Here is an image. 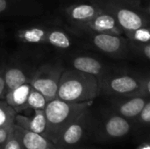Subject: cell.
<instances>
[{
	"instance_id": "cell-26",
	"label": "cell",
	"mask_w": 150,
	"mask_h": 149,
	"mask_svg": "<svg viewBox=\"0 0 150 149\" xmlns=\"http://www.w3.org/2000/svg\"><path fill=\"white\" fill-rule=\"evenodd\" d=\"M4 149H21L20 145H19V141H18L12 127H11V131L10 133V137H9L8 141H6Z\"/></svg>"
},
{
	"instance_id": "cell-29",
	"label": "cell",
	"mask_w": 150,
	"mask_h": 149,
	"mask_svg": "<svg viewBox=\"0 0 150 149\" xmlns=\"http://www.w3.org/2000/svg\"><path fill=\"white\" fill-rule=\"evenodd\" d=\"M49 149H61V148H55V146H54V147H52L51 148Z\"/></svg>"
},
{
	"instance_id": "cell-12",
	"label": "cell",
	"mask_w": 150,
	"mask_h": 149,
	"mask_svg": "<svg viewBox=\"0 0 150 149\" xmlns=\"http://www.w3.org/2000/svg\"><path fill=\"white\" fill-rule=\"evenodd\" d=\"M39 0H0V17H25L38 14Z\"/></svg>"
},
{
	"instance_id": "cell-8",
	"label": "cell",
	"mask_w": 150,
	"mask_h": 149,
	"mask_svg": "<svg viewBox=\"0 0 150 149\" xmlns=\"http://www.w3.org/2000/svg\"><path fill=\"white\" fill-rule=\"evenodd\" d=\"M91 44L101 53L112 58H125L130 52L128 40L112 33H87Z\"/></svg>"
},
{
	"instance_id": "cell-6",
	"label": "cell",
	"mask_w": 150,
	"mask_h": 149,
	"mask_svg": "<svg viewBox=\"0 0 150 149\" xmlns=\"http://www.w3.org/2000/svg\"><path fill=\"white\" fill-rule=\"evenodd\" d=\"M64 69L65 67L60 61L40 64L34 72L30 84L40 92L47 101L53 100L57 97L59 81Z\"/></svg>"
},
{
	"instance_id": "cell-27",
	"label": "cell",
	"mask_w": 150,
	"mask_h": 149,
	"mask_svg": "<svg viewBox=\"0 0 150 149\" xmlns=\"http://www.w3.org/2000/svg\"><path fill=\"white\" fill-rule=\"evenodd\" d=\"M11 127H4L0 128V149H4L6 141L10 137V133L11 131Z\"/></svg>"
},
{
	"instance_id": "cell-17",
	"label": "cell",
	"mask_w": 150,
	"mask_h": 149,
	"mask_svg": "<svg viewBox=\"0 0 150 149\" xmlns=\"http://www.w3.org/2000/svg\"><path fill=\"white\" fill-rule=\"evenodd\" d=\"M104 134L111 139H119L127 135L131 129V121L118 114H113L107 118L104 123Z\"/></svg>"
},
{
	"instance_id": "cell-13",
	"label": "cell",
	"mask_w": 150,
	"mask_h": 149,
	"mask_svg": "<svg viewBox=\"0 0 150 149\" xmlns=\"http://www.w3.org/2000/svg\"><path fill=\"white\" fill-rule=\"evenodd\" d=\"M149 97H113L112 107L116 114L129 120L135 119Z\"/></svg>"
},
{
	"instance_id": "cell-3",
	"label": "cell",
	"mask_w": 150,
	"mask_h": 149,
	"mask_svg": "<svg viewBox=\"0 0 150 149\" xmlns=\"http://www.w3.org/2000/svg\"><path fill=\"white\" fill-rule=\"evenodd\" d=\"M89 105L90 103H71L57 97L48 101L44 109L47 120L45 137L54 145L61 132Z\"/></svg>"
},
{
	"instance_id": "cell-19",
	"label": "cell",
	"mask_w": 150,
	"mask_h": 149,
	"mask_svg": "<svg viewBox=\"0 0 150 149\" xmlns=\"http://www.w3.org/2000/svg\"><path fill=\"white\" fill-rule=\"evenodd\" d=\"M17 112L10 106L4 99L0 100V128L11 127L14 125Z\"/></svg>"
},
{
	"instance_id": "cell-30",
	"label": "cell",
	"mask_w": 150,
	"mask_h": 149,
	"mask_svg": "<svg viewBox=\"0 0 150 149\" xmlns=\"http://www.w3.org/2000/svg\"><path fill=\"white\" fill-rule=\"evenodd\" d=\"M83 149H91V148H83Z\"/></svg>"
},
{
	"instance_id": "cell-9",
	"label": "cell",
	"mask_w": 150,
	"mask_h": 149,
	"mask_svg": "<svg viewBox=\"0 0 150 149\" xmlns=\"http://www.w3.org/2000/svg\"><path fill=\"white\" fill-rule=\"evenodd\" d=\"M103 9L101 0L70 4L64 9V16L74 30L78 31Z\"/></svg>"
},
{
	"instance_id": "cell-28",
	"label": "cell",
	"mask_w": 150,
	"mask_h": 149,
	"mask_svg": "<svg viewBox=\"0 0 150 149\" xmlns=\"http://www.w3.org/2000/svg\"><path fill=\"white\" fill-rule=\"evenodd\" d=\"M135 149H150L149 143H148V142H144V143L141 144L139 147H137Z\"/></svg>"
},
{
	"instance_id": "cell-14",
	"label": "cell",
	"mask_w": 150,
	"mask_h": 149,
	"mask_svg": "<svg viewBox=\"0 0 150 149\" xmlns=\"http://www.w3.org/2000/svg\"><path fill=\"white\" fill-rule=\"evenodd\" d=\"M12 129L21 149H49L55 146L43 135L25 130L15 124L12 126Z\"/></svg>"
},
{
	"instance_id": "cell-10",
	"label": "cell",
	"mask_w": 150,
	"mask_h": 149,
	"mask_svg": "<svg viewBox=\"0 0 150 149\" xmlns=\"http://www.w3.org/2000/svg\"><path fill=\"white\" fill-rule=\"evenodd\" d=\"M91 115L89 108L82 112L73 121H71L58 135L54 145L71 147L79 143L87 131L90 124Z\"/></svg>"
},
{
	"instance_id": "cell-1",
	"label": "cell",
	"mask_w": 150,
	"mask_h": 149,
	"mask_svg": "<svg viewBox=\"0 0 150 149\" xmlns=\"http://www.w3.org/2000/svg\"><path fill=\"white\" fill-rule=\"evenodd\" d=\"M98 95L96 76L72 68L64 69L59 81L57 98L71 103H90Z\"/></svg>"
},
{
	"instance_id": "cell-4",
	"label": "cell",
	"mask_w": 150,
	"mask_h": 149,
	"mask_svg": "<svg viewBox=\"0 0 150 149\" xmlns=\"http://www.w3.org/2000/svg\"><path fill=\"white\" fill-rule=\"evenodd\" d=\"M142 76L108 70L98 79L99 94L109 97H141Z\"/></svg>"
},
{
	"instance_id": "cell-18",
	"label": "cell",
	"mask_w": 150,
	"mask_h": 149,
	"mask_svg": "<svg viewBox=\"0 0 150 149\" xmlns=\"http://www.w3.org/2000/svg\"><path fill=\"white\" fill-rule=\"evenodd\" d=\"M32 86L29 83L21 84L15 89L5 93L4 100L11 106L14 111L18 113L22 111L26 110V101Z\"/></svg>"
},
{
	"instance_id": "cell-24",
	"label": "cell",
	"mask_w": 150,
	"mask_h": 149,
	"mask_svg": "<svg viewBox=\"0 0 150 149\" xmlns=\"http://www.w3.org/2000/svg\"><path fill=\"white\" fill-rule=\"evenodd\" d=\"M136 119L140 122V124L143 126H149L150 124V102L149 100L145 104L144 107L137 116Z\"/></svg>"
},
{
	"instance_id": "cell-25",
	"label": "cell",
	"mask_w": 150,
	"mask_h": 149,
	"mask_svg": "<svg viewBox=\"0 0 150 149\" xmlns=\"http://www.w3.org/2000/svg\"><path fill=\"white\" fill-rule=\"evenodd\" d=\"M5 65H6V60L3 57H0V100L4 99V96L6 93L5 82H4Z\"/></svg>"
},
{
	"instance_id": "cell-5",
	"label": "cell",
	"mask_w": 150,
	"mask_h": 149,
	"mask_svg": "<svg viewBox=\"0 0 150 149\" xmlns=\"http://www.w3.org/2000/svg\"><path fill=\"white\" fill-rule=\"evenodd\" d=\"M40 64H38L37 57L28 54H16L6 61L4 69V82L6 92L16 87L29 83Z\"/></svg>"
},
{
	"instance_id": "cell-15",
	"label": "cell",
	"mask_w": 150,
	"mask_h": 149,
	"mask_svg": "<svg viewBox=\"0 0 150 149\" xmlns=\"http://www.w3.org/2000/svg\"><path fill=\"white\" fill-rule=\"evenodd\" d=\"M71 67L76 70L92 75L99 79L106 71L105 65L96 57L91 55H77L72 58Z\"/></svg>"
},
{
	"instance_id": "cell-7",
	"label": "cell",
	"mask_w": 150,
	"mask_h": 149,
	"mask_svg": "<svg viewBox=\"0 0 150 149\" xmlns=\"http://www.w3.org/2000/svg\"><path fill=\"white\" fill-rule=\"evenodd\" d=\"M101 2L114 15L123 32L142 27H150V13L109 0H101Z\"/></svg>"
},
{
	"instance_id": "cell-16",
	"label": "cell",
	"mask_w": 150,
	"mask_h": 149,
	"mask_svg": "<svg viewBox=\"0 0 150 149\" xmlns=\"http://www.w3.org/2000/svg\"><path fill=\"white\" fill-rule=\"evenodd\" d=\"M14 124L30 132L43 135L44 137L46 135L47 120L44 110H35L33 117H26L17 113L15 116Z\"/></svg>"
},
{
	"instance_id": "cell-20",
	"label": "cell",
	"mask_w": 150,
	"mask_h": 149,
	"mask_svg": "<svg viewBox=\"0 0 150 149\" xmlns=\"http://www.w3.org/2000/svg\"><path fill=\"white\" fill-rule=\"evenodd\" d=\"M47 102V99L40 92L32 87L26 101V109L44 110Z\"/></svg>"
},
{
	"instance_id": "cell-11",
	"label": "cell",
	"mask_w": 150,
	"mask_h": 149,
	"mask_svg": "<svg viewBox=\"0 0 150 149\" xmlns=\"http://www.w3.org/2000/svg\"><path fill=\"white\" fill-rule=\"evenodd\" d=\"M102 3V2H101ZM84 33H112L124 35L123 30L120 26L114 15L104 5L103 9L94 16L86 25L78 30Z\"/></svg>"
},
{
	"instance_id": "cell-21",
	"label": "cell",
	"mask_w": 150,
	"mask_h": 149,
	"mask_svg": "<svg viewBox=\"0 0 150 149\" xmlns=\"http://www.w3.org/2000/svg\"><path fill=\"white\" fill-rule=\"evenodd\" d=\"M124 35L126 38L135 42H149L150 27H142L136 30L125 32Z\"/></svg>"
},
{
	"instance_id": "cell-2",
	"label": "cell",
	"mask_w": 150,
	"mask_h": 149,
	"mask_svg": "<svg viewBox=\"0 0 150 149\" xmlns=\"http://www.w3.org/2000/svg\"><path fill=\"white\" fill-rule=\"evenodd\" d=\"M71 33L57 26L43 25H25L18 29L15 37L22 43L51 46L59 49H69L76 44Z\"/></svg>"
},
{
	"instance_id": "cell-22",
	"label": "cell",
	"mask_w": 150,
	"mask_h": 149,
	"mask_svg": "<svg viewBox=\"0 0 150 149\" xmlns=\"http://www.w3.org/2000/svg\"><path fill=\"white\" fill-rule=\"evenodd\" d=\"M128 40V39H127ZM128 45L130 51H133L138 56L149 61L150 59V43L149 42H135L128 40Z\"/></svg>"
},
{
	"instance_id": "cell-23",
	"label": "cell",
	"mask_w": 150,
	"mask_h": 149,
	"mask_svg": "<svg viewBox=\"0 0 150 149\" xmlns=\"http://www.w3.org/2000/svg\"><path fill=\"white\" fill-rule=\"evenodd\" d=\"M109 1L127 6H130V7H134L145 12L150 13L149 0H109Z\"/></svg>"
}]
</instances>
